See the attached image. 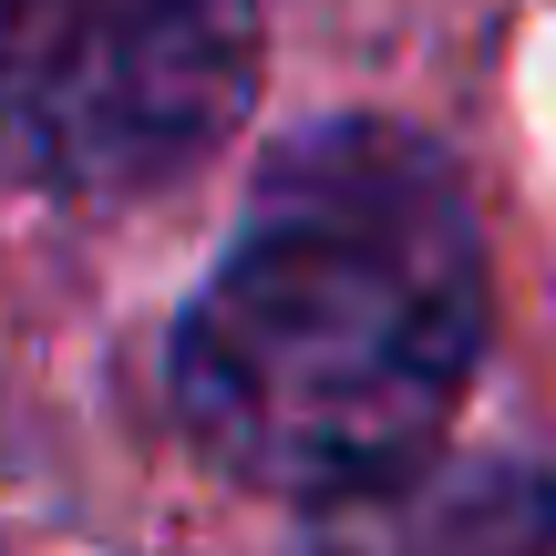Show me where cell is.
Listing matches in <instances>:
<instances>
[{
	"label": "cell",
	"instance_id": "6da1fadb",
	"mask_svg": "<svg viewBox=\"0 0 556 556\" xmlns=\"http://www.w3.org/2000/svg\"><path fill=\"white\" fill-rule=\"evenodd\" d=\"M484 361V227L413 124H319L268 155L176 319V422L217 475L351 505L422 475Z\"/></svg>",
	"mask_w": 556,
	"mask_h": 556
},
{
	"label": "cell",
	"instance_id": "7a4b0ae2",
	"mask_svg": "<svg viewBox=\"0 0 556 556\" xmlns=\"http://www.w3.org/2000/svg\"><path fill=\"white\" fill-rule=\"evenodd\" d=\"M258 103V0H0V176L155 197Z\"/></svg>",
	"mask_w": 556,
	"mask_h": 556
}]
</instances>
